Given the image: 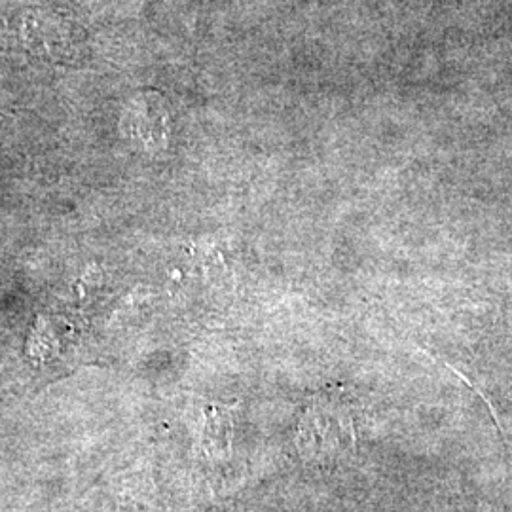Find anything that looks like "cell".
Here are the masks:
<instances>
[{
	"label": "cell",
	"mask_w": 512,
	"mask_h": 512,
	"mask_svg": "<svg viewBox=\"0 0 512 512\" xmlns=\"http://www.w3.org/2000/svg\"><path fill=\"white\" fill-rule=\"evenodd\" d=\"M353 421L344 406L321 401L308 408L298 427V448L306 458H338L353 448Z\"/></svg>",
	"instance_id": "6da1fadb"
},
{
	"label": "cell",
	"mask_w": 512,
	"mask_h": 512,
	"mask_svg": "<svg viewBox=\"0 0 512 512\" xmlns=\"http://www.w3.org/2000/svg\"><path fill=\"white\" fill-rule=\"evenodd\" d=\"M234 442V410L224 404L203 408L202 444L211 458H224L230 454Z\"/></svg>",
	"instance_id": "7a4b0ae2"
},
{
	"label": "cell",
	"mask_w": 512,
	"mask_h": 512,
	"mask_svg": "<svg viewBox=\"0 0 512 512\" xmlns=\"http://www.w3.org/2000/svg\"><path fill=\"white\" fill-rule=\"evenodd\" d=\"M505 431V429H503ZM505 439L509 442V448H511L512 452V421H509V431H505Z\"/></svg>",
	"instance_id": "3957f363"
}]
</instances>
